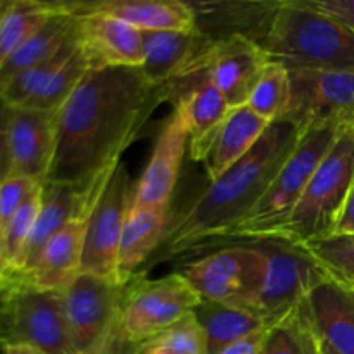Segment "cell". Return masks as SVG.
Segmentation results:
<instances>
[{
    "instance_id": "1",
    "label": "cell",
    "mask_w": 354,
    "mask_h": 354,
    "mask_svg": "<svg viewBox=\"0 0 354 354\" xmlns=\"http://www.w3.org/2000/svg\"><path fill=\"white\" fill-rule=\"evenodd\" d=\"M173 86L149 83L140 68H92L57 113L54 159L45 182L83 192L121 162Z\"/></svg>"
},
{
    "instance_id": "2",
    "label": "cell",
    "mask_w": 354,
    "mask_h": 354,
    "mask_svg": "<svg viewBox=\"0 0 354 354\" xmlns=\"http://www.w3.org/2000/svg\"><path fill=\"white\" fill-rule=\"evenodd\" d=\"M301 137L299 127L287 118L270 123L258 144L237 165L209 183L189 209L169 220L156 261L223 244L227 235L261 201Z\"/></svg>"
},
{
    "instance_id": "3",
    "label": "cell",
    "mask_w": 354,
    "mask_h": 354,
    "mask_svg": "<svg viewBox=\"0 0 354 354\" xmlns=\"http://www.w3.org/2000/svg\"><path fill=\"white\" fill-rule=\"evenodd\" d=\"M287 69L354 73V33L304 0H283L259 41Z\"/></svg>"
},
{
    "instance_id": "4",
    "label": "cell",
    "mask_w": 354,
    "mask_h": 354,
    "mask_svg": "<svg viewBox=\"0 0 354 354\" xmlns=\"http://www.w3.org/2000/svg\"><path fill=\"white\" fill-rule=\"evenodd\" d=\"M342 128L337 124L315 127L303 131L299 144L280 168L254 209L227 235L225 242H258L279 239L296 209L315 169L327 156ZM223 242V244H225Z\"/></svg>"
},
{
    "instance_id": "5",
    "label": "cell",
    "mask_w": 354,
    "mask_h": 354,
    "mask_svg": "<svg viewBox=\"0 0 354 354\" xmlns=\"http://www.w3.org/2000/svg\"><path fill=\"white\" fill-rule=\"evenodd\" d=\"M353 185L354 127H346L315 169L279 239L304 248L310 242L334 235Z\"/></svg>"
},
{
    "instance_id": "6",
    "label": "cell",
    "mask_w": 354,
    "mask_h": 354,
    "mask_svg": "<svg viewBox=\"0 0 354 354\" xmlns=\"http://www.w3.org/2000/svg\"><path fill=\"white\" fill-rule=\"evenodd\" d=\"M0 346H30L44 354H78L62 290H44L16 279L0 292Z\"/></svg>"
},
{
    "instance_id": "7",
    "label": "cell",
    "mask_w": 354,
    "mask_h": 354,
    "mask_svg": "<svg viewBox=\"0 0 354 354\" xmlns=\"http://www.w3.org/2000/svg\"><path fill=\"white\" fill-rule=\"evenodd\" d=\"M201 299L259 313L266 258L254 242L220 249L178 270Z\"/></svg>"
},
{
    "instance_id": "8",
    "label": "cell",
    "mask_w": 354,
    "mask_h": 354,
    "mask_svg": "<svg viewBox=\"0 0 354 354\" xmlns=\"http://www.w3.org/2000/svg\"><path fill=\"white\" fill-rule=\"evenodd\" d=\"M199 303L201 296L180 272L156 280L145 279V272H140L128 282L118 327L140 348L192 313Z\"/></svg>"
},
{
    "instance_id": "9",
    "label": "cell",
    "mask_w": 354,
    "mask_h": 354,
    "mask_svg": "<svg viewBox=\"0 0 354 354\" xmlns=\"http://www.w3.org/2000/svg\"><path fill=\"white\" fill-rule=\"evenodd\" d=\"M254 244L266 258V280L258 311L279 322L299 306L308 292L328 275L303 245L282 239H266Z\"/></svg>"
},
{
    "instance_id": "10",
    "label": "cell",
    "mask_w": 354,
    "mask_h": 354,
    "mask_svg": "<svg viewBox=\"0 0 354 354\" xmlns=\"http://www.w3.org/2000/svg\"><path fill=\"white\" fill-rule=\"evenodd\" d=\"M290 102L287 120L301 133L315 127H354V73L289 69Z\"/></svg>"
},
{
    "instance_id": "11",
    "label": "cell",
    "mask_w": 354,
    "mask_h": 354,
    "mask_svg": "<svg viewBox=\"0 0 354 354\" xmlns=\"http://www.w3.org/2000/svg\"><path fill=\"white\" fill-rule=\"evenodd\" d=\"M131 192L133 183L121 161L90 214L80 272L118 280V249L131 207Z\"/></svg>"
},
{
    "instance_id": "12",
    "label": "cell",
    "mask_w": 354,
    "mask_h": 354,
    "mask_svg": "<svg viewBox=\"0 0 354 354\" xmlns=\"http://www.w3.org/2000/svg\"><path fill=\"white\" fill-rule=\"evenodd\" d=\"M270 61V55L258 41L244 35H232L211 41L180 78L204 73L227 97L228 104L239 107L248 104L252 88Z\"/></svg>"
},
{
    "instance_id": "13",
    "label": "cell",
    "mask_w": 354,
    "mask_h": 354,
    "mask_svg": "<svg viewBox=\"0 0 354 354\" xmlns=\"http://www.w3.org/2000/svg\"><path fill=\"white\" fill-rule=\"evenodd\" d=\"M128 283L80 272L62 290L69 330L78 354L95 344L118 322Z\"/></svg>"
},
{
    "instance_id": "14",
    "label": "cell",
    "mask_w": 354,
    "mask_h": 354,
    "mask_svg": "<svg viewBox=\"0 0 354 354\" xmlns=\"http://www.w3.org/2000/svg\"><path fill=\"white\" fill-rule=\"evenodd\" d=\"M187 147L189 131L185 121L178 109H173L159 130L151 161L133 183L130 209L169 207Z\"/></svg>"
},
{
    "instance_id": "15",
    "label": "cell",
    "mask_w": 354,
    "mask_h": 354,
    "mask_svg": "<svg viewBox=\"0 0 354 354\" xmlns=\"http://www.w3.org/2000/svg\"><path fill=\"white\" fill-rule=\"evenodd\" d=\"M171 86V100H175V109L180 111L189 131L190 159L203 161L232 106L204 73L175 80Z\"/></svg>"
},
{
    "instance_id": "16",
    "label": "cell",
    "mask_w": 354,
    "mask_h": 354,
    "mask_svg": "<svg viewBox=\"0 0 354 354\" xmlns=\"http://www.w3.org/2000/svg\"><path fill=\"white\" fill-rule=\"evenodd\" d=\"M55 138L57 113L10 107L9 147L12 175L45 183L54 159Z\"/></svg>"
},
{
    "instance_id": "17",
    "label": "cell",
    "mask_w": 354,
    "mask_h": 354,
    "mask_svg": "<svg viewBox=\"0 0 354 354\" xmlns=\"http://www.w3.org/2000/svg\"><path fill=\"white\" fill-rule=\"evenodd\" d=\"M80 44L92 68H140L144 61L142 31L116 17L86 10L78 2Z\"/></svg>"
},
{
    "instance_id": "18",
    "label": "cell",
    "mask_w": 354,
    "mask_h": 354,
    "mask_svg": "<svg viewBox=\"0 0 354 354\" xmlns=\"http://www.w3.org/2000/svg\"><path fill=\"white\" fill-rule=\"evenodd\" d=\"M97 201L83 206L82 211L47 242L33 268L17 279L26 280L38 289L64 290L82 270L86 227Z\"/></svg>"
},
{
    "instance_id": "19",
    "label": "cell",
    "mask_w": 354,
    "mask_h": 354,
    "mask_svg": "<svg viewBox=\"0 0 354 354\" xmlns=\"http://www.w3.org/2000/svg\"><path fill=\"white\" fill-rule=\"evenodd\" d=\"M322 344L339 354H354V289L325 277L303 301Z\"/></svg>"
},
{
    "instance_id": "20",
    "label": "cell",
    "mask_w": 354,
    "mask_h": 354,
    "mask_svg": "<svg viewBox=\"0 0 354 354\" xmlns=\"http://www.w3.org/2000/svg\"><path fill=\"white\" fill-rule=\"evenodd\" d=\"M144 61L140 71L156 86L168 85L211 44L197 28L187 31H142Z\"/></svg>"
},
{
    "instance_id": "21",
    "label": "cell",
    "mask_w": 354,
    "mask_h": 354,
    "mask_svg": "<svg viewBox=\"0 0 354 354\" xmlns=\"http://www.w3.org/2000/svg\"><path fill=\"white\" fill-rule=\"evenodd\" d=\"M280 2H190L196 28L211 41L244 35L261 41L268 21Z\"/></svg>"
},
{
    "instance_id": "22",
    "label": "cell",
    "mask_w": 354,
    "mask_h": 354,
    "mask_svg": "<svg viewBox=\"0 0 354 354\" xmlns=\"http://www.w3.org/2000/svg\"><path fill=\"white\" fill-rule=\"evenodd\" d=\"M169 223V207L130 209L118 249V282L128 283L156 254Z\"/></svg>"
},
{
    "instance_id": "23",
    "label": "cell",
    "mask_w": 354,
    "mask_h": 354,
    "mask_svg": "<svg viewBox=\"0 0 354 354\" xmlns=\"http://www.w3.org/2000/svg\"><path fill=\"white\" fill-rule=\"evenodd\" d=\"M83 7L116 17L140 31H187L196 28L194 7L180 0H106L83 3Z\"/></svg>"
},
{
    "instance_id": "24",
    "label": "cell",
    "mask_w": 354,
    "mask_h": 354,
    "mask_svg": "<svg viewBox=\"0 0 354 354\" xmlns=\"http://www.w3.org/2000/svg\"><path fill=\"white\" fill-rule=\"evenodd\" d=\"M268 127V121L259 118L248 104L232 107L206 158L203 159L209 182H216L225 171L237 165L258 144Z\"/></svg>"
},
{
    "instance_id": "25",
    "label": "cell",
    "mask_w": 354,
    "mask_h": 354,
    "mask_svg": "<svg viewBox=\"0 0 354 354\" xmlns=\"http://www.w3.org/2000/svg\"><path fill=\"white\" fill-rule=\"evenodd\" d=\"M78 2H64L62 9L48 17L44 26L26 44L21 45L12 57L0 68V83L57 54L69 40L78 35Z\"/></svg>"
},
{
    "instance_id": "26",
    "label": "cell",
    "mask_w": 354,
    "mask_h": 354,
    "mask_svg": "<svg viewBox=\"0 0 354 354\" xmlns=\"http://www.w3.org/2000/svg\"><path fill=\"white\" fill-rule=\"evenodd\" d=\"M194 315L206 337V354H218L228 346L277 324L256 311L225 306L207 299H201Z\"/></svg>"
},
{
    "instance_id": "27",
    "label": "cell",
    "mask_w": 354,
    "mask_h": 354,
    "mask_svg": "<svg viewBox=\"0 0 354 354\" xmlns=\"http://www.w3.org/2000/svg\"><path fill=\"white\" fill-rule=\"evenodd\" d=\"M62 6L64 2L0 0V68Z\"/></svg>"
},
{
    "instance_id": "28",
    "label": "cell",
    "mask_w": 354,
    "mask_h": 354,
    "mask_svg": "<svg viewBox=\"0 0 354 354\" xmlns=\"http://www.w3.org/2000/svg\"><path fill=\"white\" fill-rule=\"evenodd\" d=\"M261 354H322V342L303 303L266 330Z\"/></svg>"
},
{
    "instance_id": "29",
    "label": "cell",
    "mask_w": 354,
    "mask_h": 354,
    "mask_svg": "<svg viewBox=\"0 0 354 354\" xmlns=\"http://www.w3.org/2000/svg\"><path fill=\"white\" fill-rule=\"evenodd\" d=\"M290 102V75L283 64L270 61L248 99V106L259 118L273 123L282 120Z\"/></svg>"
},
{
    "instance_id": "30",
    "label": "cell",
    "mask_w": 354,
    "mask_h": 354,
    "mask_svg": "<svg viewBox=\"0 0 354 354\" xmlns=\"http://www.w3.org/2000/svg\"><path fill=\"white\" fill-rule=\"evenodd\" d=\"M304 248L328 277L354 289V234H334Z\"/></svg>"
},
{
    "instance_id": "31",
    "label": "cell",
    "mask_w": 354,
    "mask_h": 354,
    "mask_svg": "<svg viewBox=\"0 0 354 354\" xmlns=\"http://www.w3.org/2000/svg\"><path fill=\"white\" fill-rule=\"evenodd\" d=\"M137 354H206V337L192 311L165 332L144 342Z\"/></svg>"
},
{
    "instance_id": "32",
    "label": "cell",
    "mask_w": 354,
    "mask_h": 354,
    "mask_svg": "<svg viewBox=\"0 0 354 354\" xmlns=\"http://www.w3.org/2000/svg\"><path fill=\"white\" fill-rule=\"evenodd\" d=\"M40 185L41 183L17 175H10L9 178L0 182V227H2V235L14 214L19 211V207L30 199L31 194Z\"/></svg>"
},
{
    "instance_id": "33",
    "label": "cell",
    "mask_w": 354,
    "mask_h": 354,
    "mask_svg": "<svg viewBox=\"0 0 354 354\" xmlns=\"http://www.w3.org/2000/svg\"><path fill=\"white\" fill-rule=\"evenodd\" d=\"M138 346L128 341L123 334H121L118 322L95 342L90 346L88 349L82 351L80 354H137Z\"/></svg>"
},
{
    "instance_id": "34",
    "label": "cell",
    "mask_w": 354,
    "mask_h": 354,
    "mask_svg": "<svg viewBox=\"0 0 354 354\" xmlns=\"http://www.w3.org/2000/svg\"><path fill=\"white\" fill-rule=\"evenodd\" d=\"M304 2L354 33V0H304Z\"/></svg>"
},
{
    "instance_id": "35",
    "label": "cell",
    "mask_w": 354,
    "mask_h": 354,
    "mask_svg": "<svg viewBox=\"0 0 354 354\" xmlns=\"http://www.w3.org/2000/svg\"><path fill=\"white\" fill-rule=\"evenodd\" d=\"M9 123L10 107L0 97V182L12 175V162H10L9 147Z\"/></svg>"
},
{
    "instance_id": "36",
    "label": "cell",
    "mask_w": 354,
    "mask_h": 354,
    "mask_svg": "<svg viewBox=\"0 0 354 354\" xmlns=\"http://www.w3.org/2000/svg\"><path fill=\"white\" fill-rule=\"evenodd\" d=\"M268 330V328H266ZM266 330L256 332V334L249 335V337L242 339V341L235 342V344L228 346L223 351L218 354H261L263 341H265Z\"/></svg>"
},
{
    "instance_id": "37",
    "label": "cell",
    "mask_w": 354,
    "mask_h": 354,
    "mask_svg": "<svg viewBox=\"0 0 354 354\" xmlns=\"http://www.w3.org/2000/svg\"><path fill=\"white\" fill-rule=\"evenodd\" d=\"M334 234H354V185L348 199H346L344 207H342L341 218H339Z\"/></svg>"
},
{
    "instance_id": "38",
    "label": "cell",
    "mask_w": 354,
    "mask_h": 354,
    "mask_svg": "<svg viewBox=\"0 0 354 354\" xmlns=\"http://www.w3.org/2000/svg\"><path fill=\"white\" fill-rule=\"evenodd\" d=\"M2 351L3 354H44L30 346H7V348H2Z\"/></svg>"
},
{
    "instance_id": "39",
    "label": "cell",
    "mask_w": 354,
    "mask_h": 354,
    "mask_svg": "<svg viewBox=\"0 0 354 354\" xmlns=\"http://www.w3.org/2000/svg\"><path fill=\"white\" fill-rule=\"evenodd\" d=\"M322 354H339V353H335L334 349H332V348H328V346L322 344Z\"/></svg>"
},
{
    "instance_id": "40",
    "label": "cell",
    "mask_w": 354,
    "mask_h": 354,
    "mask_svg": "<svg viewBox=\"0 0 354 354\" xmlns=\"http://www.w3.org/2000/svg\"><path fill=\"white\" fill-rule=\"evenodd\" d=\"M0 244H2V227H0Z\"/></svg>"
}]
</instances>
